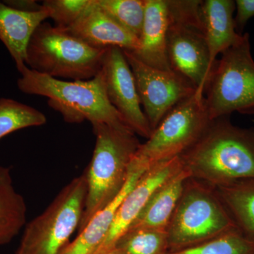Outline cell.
<instances>
[{
    "label": "cell",
    "mask_w": 254,
    "mask_h": 254,
    "mask_svg": "<svg viewBox=\"0 0 254 254\" xmlns=\"http://www.w3.org/2000/svg\"><path fill=\"white\" fill-rule=\"evenodd\" d=\"M3 1L10 7L24 12H36L43 9L42 4H38L35 0H6Z\"/></svg>",
    "instance_id": "cell-27"
},
{
    "label": "cell",
    "mask_w": 254,
    "mask_h": 254,
    "mask_svg": "<svg viewBox=\"0 0 254 254\" xmlns=\"http://www.w3.org/2000/svg\"><path fill=\"white\" fill-rule=\"evenodd\" d=\"M124 53L134 76L143 112L153 131L172 110L196 90L173 70L152 67L131 52L124 50Z\"/></svg>",
    "instance_id": "cell-10"
},
{
    "label": "cell",
    "mask_w": 254,
    "mask_h": 254,
    "mask_svg": "<svg viewBox=\"0 0 254 254\" xmlns=\"http://www.w3.org/2000/svg\"><path fill=\"white\" fill-rule=\"evenodd\" d=\"M92 126L95 145L91 163L85 171L88 190L78 232L120 194L141 144L136 133L128 127L101 123Z\"/></svg>",
    "instance_id": "cell-2"
},
{
    "label": "cell",
    "mask_w": 254,
    "mask_h": 254,
    "mask_svg": "<svg viewBox=\"0 0 254 254\" xmlns=\"http://www.w3.org/2000/svg\"><path fill=\"white\" fill-rule=\"evenodd\" d=\"M241 232L254 238V179H244L215 187Z\"/></svg>",
    "instance_id": "cell-20"
},
{
    "label": "cell",
    "mask_w": 254,
    "mask_h": 254,
    "mask_svg": "<svg viewBox=\"0 0 254 254\" xmlns=\"http://www.w3.org/2000/svg\"><path fill=\"white\" fill-rule=\"evenodd\" d=\"M18 89L25 94L48 98V105L61 114L66 123H101L128 127L110 103L103 74L90 80L64 81L42 74L25 64L18 68Z\"/></svg>",
    "instance_id": "cell-3"
},
{
    "label": "cell",
    "mask_w": 254,
    "mask_h": 254,
    "mask_svg": "<svg viewBox=\"0 0 254 254\" xmlns=\"http://www.w3.org/2000/svg\"><path fill=\"white\" fill-rule=\"evenodd\" d=\"M182 168L181 158L177 157L147 169L124 198L108 235L93 254H102L112 250L141 213L155 190Z\"/></svg>",
    "instance_id": "cell-12"
},
{
    "label": "cell",
    "mask_w": 254,
    "mask_h": 254,
    "mask_svg": "<svg viewBox=\"0 0 254 254\" xmlns=\"http://www.w3.org/2000/svg\"><path fill=\"white\" fill-rule=\"evenodd\" d=\"M202 18L210 66L213 69L218 55L238 44L243 35L237 31L233 0H205L202 1Z\"/></svg>",
    "instance_id": "cell-16"
},
{
    "label": "cell",
    "mask_w": 254,
    "mask_h": 254,
    "mask_svg": "<svg viewBox=\"0 0 254 254\" xmlns=\"http://www.w3.org/2000/svg\"><path fill=\"white\" fill-rule=\"evenodd\" d=\"M64 30L94 48L115 47L134 53L139 47V39L100 9L95 0H92L76 22Z\"/></svg>",
    "instance_id": "cell-13"
},
{
    "label": "cell",
    "mask_w": 254,
    "mask_h": 254,
    "mask_svg": "<svg viewBox=\"0 0 254 254\" xmlns=\"http://www.w3.org/2000/svg\"><path fill=\"white\" fill-rule=\"evenodd\" d=\"M210 122L204 95L195 92L164 118L135 157L148 168L180 157L196 143Z\"/></svg>",
    "instance_id": "cell-9"
},
{
    "label": "cell",
    "mask_w": 254,
    "mask_h": 254,
    "mask_svg": "<svg viewBox=\"0 0 254 254\" xmlns=\"http://www.w3.org/2000/svg\"><path fill=\"white\" fill-rule=\"evenodd\" d=\"M204 98L210 121L233 113L254 115V60L248 33L217 60Z\"/></svg>",
    "instance_id": "cell-7"
},
{
    "label": "cell",
    "mask_w": 254,
    "mask_h": 254,
    "mask_svg": "<svg viewBox=\"0 0 254 254\" xmlns=\"http://www.w3.org/2000/svg\"><path fill=\"white\" fill-rule=\"evenodd\" d=\"M27 206L15 190L11 168L0 166V247L7 245L26 225Z\"/></svg>",
    "instance_id": "cell-19"
},
{
    "label": "cell",
    "mask_w": 254,
    "mask_h": 254,
    "mask_svg": "<svg viewBox=\"0 0 254 254\" xmlns=\"http://www.w3.org/2000/svg\"><path fill=\"white\" fill-rule=\"evenodd\" d=\"M199 0H167L170 68L204 95L212 71Z\"/></svg>",
    "instance_id": "cell-6"
},
{
    "label": "cell",
    "mask_w": 254,
    "mask_h": 254,
    "mask_svg": "<svg viewBox=\"0 0 254 254\" xmlns=\"http://www.w3.org/2000/svg\"><path fill=\"white\" fill-rule=\"evenodd\" d=\"M102 254H119L118 252H117V251L115 250V249H112V250L108 251V252H105V253H103Z\"/></svg>",
    "instance_id": "cell-28"
},
{
    "label": "cell",
    "mask_w": 254,
    "mask_h": 254,
    "mask_svg": "<svg viewBox=\"0 0 254 254\" xmlns=\"http://www.w3.org/2000/svg\"><path fill=\"white\" fill-rule=\"evenodd\" d=\"M190 178V174L183 166L182 170L155 190L128 230L147 228L167 231L186 182Z\"/></svg>",
    "instance_id": "cell-18"
},
{
    "label": "cell",
    "mask_w": 254,
    "mask_h": 254,
    "mask_svg": "<svg viewBox=\"0 0 254 254\" xmlns=\"http://www.w3.org/2000/svg\"><path fill=\"white\" fill-rule=\"evenodd\" d=\"M107 50L89 46L44 21L32 35L25 63L31 69L58 79L90 80L101 70Z\"/></svg>",
    "instance_id": "cell-4"
},
{
    "label": "cell",
    "mask_w": 254,
    "mask_h": 254,
    "mask_svg": "<svg viewBox=\"0 0 254 254\" xmlns=\"http://www.w3.org/2000/svg\"><path fill=\"white\" fill-rule=\"evenodd\" d=\"M92 0H46L42 3L57 27L66 29L81 17Z\"/></svg>",
    "instance_id": "cell-25"
},
{
    "label": "cell",
    "mask_w": 254,
    "mask_h": 254,
    "mask_svg": "<svg viewBox=\"0 0 254 254\" xmlns=\"http://www.w3.org/2000/svg\"><path fill=\"white\" fill-rule=\"evenodd\" d=\"M113 249L120 254H168V234L152 229H129Z\"/></svg>",
    "instance_id": "cell-21"
},
{
    "label": "cell",
    "mask_w": 254,
    "mask_h": 254,
    "mask_svg": "<svg viewBox=\"0 0 254 254\" xmlns=\"http://www.w3.org/2000/svg\"><path fill=\"white\" fill-rule=\"evenodd\" d=\"M180 157L190 178L212 187L254 179V127L235 126L230 117L213 120Z\"/></svg>",
    "instance_id": "cell-1"
},
{
    "label": "cell",
    "mask_w": 254,
    "mask_h": 254,
    "mask_svg": "<svg viewBox=\"0 0 254 254\" xmlns=\"http://www.w3.org/2000/svg\"><path fill=\"white\" fill-rule=\"evenodd\" d=\"M100 72L108 99L127 126L136 135L149 138L153 131L142 110L134 76L124 50L108 48Z\"/></svg>",
    "instance_id": "cell-11"
},
{
    "label": "cell",
    "mask_w": 254,
    "mask_h": 254,
    "mask_svg": "<svg viewBox=\"0 0 254 254\" xmlns=\"http://www.w3.org/2000/svg\"><path fill=\"white\" fill-rule=\"evenodd\" d=\"M148 168L134 157L129 177L120 194L110 204L95 214L84 228L78 232L75 240L69 242L60 254H94L108 235L124 198Z\"/></svg>",
    "instance_id": "cell-15"
},
{
    "label": "cell",
    "mask_w": 254,
    "mask_h": 254,
    "mask_svg": "<svg viewBox=\"0 0 254 254\" xmlns=\"http://www.w3.org/2000/svg\"><path fill=\"white\" fill-rule=\"evenodd\" d=\"M169 14L167 0H146L139 47L131 53L142 63L170 71L167 50Z\"/></svg>",
    "instance_id": "cell-14"
},
{
    "label": "cell",
    "mask_w": 254,
    "mask_h": 254,
    "mask_svg": "<svg viewBox=\"0 0 254 254\" xmlns=\"http://www.w3.org/2000/svg\"><path fill=\"white\" fill-rule=\"evenodd\" d=\"M237 228L215 187L190 178L167 229L169 252L199 245Z\"/></svg>",
    "instance_id": "cell-5"
},
{
    "label": "cell",
    "mask_w": 254,
    "mask_h": 254,
    "mask_svg": "<svg viewBox=\"0 0 254 254\" xmlns=\"http://www.w3.org/2000/svg\"><path fill=\"white\" fill-rule=\"evenodd\" d=\"M236 16L235 17L237 31L240 35L251 18L254 16V0H237L235 1Z\"/></svg>",
    "instance_id": "cell-26"
},
{
    "label": "cell",
    "mask_w": 254,
    "mask_h": 254,
    "mask_svg": "<svg viewBox=\"0 0 254 254\" xmlns=\"http://www.w3.org/2000/svg\"><path fill=\"white\" fill-rule=\"evenodd\" d=\"M95 3L119 24L139 39L146 0H95Z\"/></svg>",
    "instance_id": "cell-24"
},
{
    "label": "cell",
    "mask_w": 254,
    "mask_h": 254,
    "mask_svg": "<svg viewBox=\"0 0 254 254\" xmlns=\"http://www.w3.org/2000/svg\"><path fill=\"white\" fill-rule=\"evenodd\" d=\"M168 254H254V238L237 228L199 245Z\"/></svg>",
    "instance_id": "cell-23"
},
{
    "label": "cell",
    "mask_w": 254,
    "mask_h": 254,
    "mask_svg": "<svg viewBox=\"0 0 254 254\" xmlns=\"http://www.w3.org/2000/svg\"><path fill=\"white\" fill-rule=\"evenodd\" d=\"M49 18L46 9L24 12L0 1V41L19 68L26 64V53L32 35L40 24Z\"/></svg>",
    "instance_id": "cell-17"
},
{
    "label": "cell",
    "mask_w": 254,
    "mask_h": 254,
    "mask_svg": "<svg viewBox=\"0 0 254 254\" xmlns=\"http://www.w3.org/2000/svg\"><path fill=\"white\" fill-rule=\"evenodd\" d=\"M86 174L73 179L27 224L16 254H60L81 223L87 196Z\"/></svg>",
    "instance_id": "cell-8"
},
{
    "label": "cell",
    "mask_w": 254,
    "mask_h": 254,
    "mask_svg": "<svg viewBox=\"0 0 254 254\" xmlns=\"http://www.w3.org/2000/svg\"><path fill=\"white\" fill-rule=\"evenodd\" d=\"M47 123L41 111L11 98H0V139L23 128Z\"/></svg>",
    "instance_id": "cell-22"
}]
</instances>
